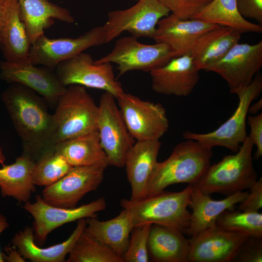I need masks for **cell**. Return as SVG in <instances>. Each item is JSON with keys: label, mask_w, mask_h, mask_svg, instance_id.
<instances>
[{"label": "cell", "mask_w": 262, "mask_h": 262, "mask_svg": "<svg viewBox=\"0 0 262 262\" xmlns=\"http://www.w3.org/2000/svg\"><path fill=\"white\" fill-rule=\"evenodd\" d=\"M1 97L21 140L22 154L36 162L55 149V123L44 98L19 83H11Z\"/></svg>", "instance_id": "obj_1"}, {"label": "cell", "mask_w": 262, "mask_h": 262, "mask_svg": "<svg viewBox=\"0 0 262 262\" xmlns=\"http://www.w3.org/2000/svg\"><path fill=\"white\" fill-rule=\"evenodd\" d=\"M212 148L192 139L177 144L167 159L157 163L145 197L164 191L173 184L196 183L211 164Z\"/></svg>", "instance_id": "obj_2"}, {"label": "cell", "mask_w": 262, "mask_h": 262, "mask_svg": "<svg viewBox=\"0 0 262 262\" xmlns=\"http://www.w3.org/2000/svg\"><path fill=\"white\" fill-rule=\"evenodd\" d=\"M194 187L188 185L178 192L163 191L136 201L122 199L133 228L144 224H157L178 229L184 234L190 225V206Z\"/></svg>", "instance_id": "obj_3"}, {"label": "cell", "mask_w": 262, "mask_h": 262, "mask_svg": "<svg viewBox=\"0 0 262 262\" xmlns=\"http://www.w3.org/2000/svg\"><path fill=\"white\" fill-rule=\"evenodd\" d=\"M253 146L247 136L236 152L210 164L193 187L206 194L227 196L249 189L258 180L253 163Z\"/></svg>", "instance_id": "obj_4"}, {"label": "cell", "mask_w": 262, "mask_h": 262, "mask_svg": "<svg viewBox=\"0 0 262 262\" xmlns=\"http://www.w3.org/2000/svg\"><path fill=\"white\" fill-rule=\"evenodd\" d=\"M52 114L55 126V145L97 130L98 105L85 87L78 84L66 86Z\"/></svg>", "instance_id": "obj_5"}, {"label": "cell", "mask_w": 262, "mask_h": 262, "mask_svg": "<svg viewBox=\"0 0 262 262\" xmlns=\"http://www.w3.org/2000/svg\"><path fill=\"white\" fill-rule=\"evenodd\" d=\"M262 91V77L260 74H256L249 84L233 92L238 96V105L224 123L217 129L206 133L186 131L182 134L183 138L197 141L212 148L220 146L236 152L248 136L246 120L249 107Z\"/></svg>", "instance_id": "obj_6"}, {"label": "cell", "mask_w": 262, "mask_h": 262, "mask_svg": "<svg viewBox=\"0 0 262 262\" xmlns=\"http://www.w3.org/2000/svg\"><path fill=\"white\" fill-rule=\"evenodd\" d=\"M175 57V51L166 44H145L131 35L118 39L110 53L95 62L116 64L119 77L132 70L149 72Z\"/></svg>", "instance_id": "obj_7"}, {"label": "cell", "mask_w": 262, "mask_h": 262, "mask_svg": "<svg viewBox=\"0 0 262 262\" xmlns=\"http://www.w3.org/2000/svg\"><path fill=\"white\" fill-rule=\"evenodd\" d=\"M137 0L130 8L108 14V19L102 26L105 43L124 32H128L136 38H153L158 22L170 12L159 0Z\"/></svg>", "instance_id": "obj_8"}, {"label": "cell", "mask_w": 262, "mask_h": 262, "mask_svg": "<svg viewBox=\"0 0 262 262\" xmlns=\"http://www.w3.org/2000/svg\"><path fill=\"white\" fill-rule=\"evenodd\" d=\"M54 72L66 87L78 84L108 92L116 98L124 92L115 78L111 63H96L92 56L83 52L60 63Z\"/></svg>", "instance_id": "obj_9"}, {"label": "cell", "mask_w": 262, "mask_h": 262, "mask_svg": "<svg viewBox=\"0 0 262 262\" xmlns=\"http://www.w3.org/2000/svg\"><path fill=\"white\" fill-rule=\"evenodd\" d=\"M116 99L128 131L137 141L159 140L167 131L169 121L161 103L124 91Z\"/></svg>", "instance_id": "obj_10"}, {"label": "cell", "mask_w": 262, "mask_h": 262, "mask_svg": "<svg viewBox=\"0 0 262 262\" xmlns=\"http://www.w3.org/2000/svg\"><path fill=\"white\" fill-rule=\"evenodd\" d=\"M115 98L106 91L101 95L97 130L110 165L121 168L124 166L126 155L134 140L128 131Z\"/></svg>", "instance_id": "obj_11"}, {"label": "cell", "mask_w": 262, "mask_h": 262, "mask_svg": "<svg viewBox=\"0 0 262 262\" xmlns=\"http://www.w3.org/2000/svg\"><path fill=\"white\" fill-rule=\"evenodd\" d=\"M103 44L105 41L102 26L95 27L76 38L50 39L43 34L31 45L29 58L34 66L41 65L54 70L62 61Z\"/></svg>", "instance_id": "obj_12"}, {"label": "cell", "mask_w": 262, "mask_h": 262, "mask_svg": "<svg viewBox=\"0 0 262 262\" xmlns=\"http://www.w3.org/2000/svg\"><path fill=\"white\" fill-rule=\"evenodd\" d=\"M106 206L105 198L100 197L78 207L63 208L48 204L41 196L37 195L34 202H26L23 208L34 219L32 228L35 243L42 245L55 229L82 218L96 216V213L104 210Z\"/></svg>", "instance_id": "obj_13"}, {"label": "cell", "mask_w": 262, "mask_h": 262, "mask_svg": "<svg viewBox=\"0 0 262 262\" xmlns=\"http://www.w3.org/2000/svg\"><path fill=\"white\" fill-rule=\"evenodd\" d=\"M105 169L98 165L73 166L59 180L45 187L42 198L53 206L74 208L86 194L97 189Z\"/></svg>", "instance_id": "obj_14"}, {"label": "cell", "mask_w": 262, "mask_h": 262, "mask_svg": "<svg viewBox=\"0 0 262 262\" xmlns=\"http://www.w3.org/2000/svg\"><path fill=\"white\" fill-rule=\"evenodd\" d=\"M262 66V41L238 43L205 71L216 73L227 83L231 93L248 85Z\"/></svg>", "instance_id": "obj_15"}, {"label": "cell", "mask_w": 262, "mask_h": 262, "mask_svg": "<svg viewBox=\"0 0 262 262\" xmlns=\"http://www.w3.org/2000/svg\"><path fill=\"white\" fill-rule=\"evenodd\" d=\"M0 78L9 83H19L43 96L51 108H55L66 87L59 81L54 70L43 66L37 67L30 60L0 62Z\"/></svg>", "instance_id": "obj_16"}, {"label": "cell", "mask_w": 262, "mask_h": 262, "mask_svg": "<svg viewBox=\"0 0 262 262\" xmlns=\"http://www.w3.org/2000/svg\"><path fill=\"white\" fill-rule=\"evenodd\" d=\"M248 237L224 230L215 226L207 228L189 239V262H233Z\"/></svg>", "instance_id": "obj_17"}, {"label": "cell", "mask_w": 262, "mask_h": 262, "mask_svg": "<svg viewBox=\"0 0 262 262\" xmlns=\"http://www.w3.org/2000/svg\"><path fill=\"white\" fill-rule=\"evenodd\" d=\"M199 71L189 54L174 57L149 72L152 89L162 95L187 97L199 81Z\"/></svg>", "instance_id": "obj_18"}, {"label": "cell", "mask_w": 262, "mask_h": 262, "mask_svg": "<svg viewBox=\"0 0 262 262\" xmlns=\"http://www.w3.org/2000/svg\"><path fill=\"white\" fill-rule=\"evenodd\" d=\"M217 26L197 18L182 19L171 14L159 21L153 39L168 45L180 56L189 54L196 41Z\"/></svg>", "instance_id": "obj_19"}, {"label": "cell", "mask_w": 262, "mask_h": 262, "mask_svg": "<svg viewBox=\"0 0 262 262\" xmlns=\"http://www.w3.org/2000/svg\"><path fill=\"white\" fill-rule=\"evenodd\" d=\"M161 146L159 140H138L127 152L124 166L131 189V200L145 197L147 183L158 162Z\"/></svg>", "instance_id": "obj_20"}, {"label": "cell", "mask_w": 262, "mask_h": 262, "mask_svg": "<svg viewBox=\"0 0 262 262\" xmlns=\"http://www.w3.org/2000/svg\"><path fill=\"white\" fill-rule=\"evenodd\" d=\"M0 24V49L5 61L18 63L29 60L31 46L19 14L18 0H4Z\"/></svg>", "instance_id": "obj_21"}, {"label": "cell", "mask_w": 262, "mask_h": 262, "mask_svg": "<svg viewBox=\"0 0 262 262\" xmlns=\"http://www.w3.org/2000/svg\"><path fill=\"white\" fill-rule=\"evenodd\" d=\"M87 224L86 218L78 220L77 226L68 239L63 242L42 248L35 243L32 228L26 227L16 233L11 242L21 256L33 262H64Z\"/></svg>", "instance_id": "obj_22"}, {"label": "cell", "mask_w": 262, "mask_h": 262, "mask_svg": "<svg viewBox=\"0 0 262 262\" xmlns=\"http://www.w3.org/2000/svg\"><path fill=\"white\" fill-rule=\"evenodd\" d=\"M248 191H239L221 200H214L194 188L190 205L191 213L189 227L186 233L195 236L205 229L215 226L218 217L226 210H234L237 204L247 196Z\"/></svg>", "instance_id": "obj_23"}, {"label": "cell", "mask_w": 262, "mask_h": 262, "mask_svg": "<svg viewBox=\"0 0 262 262\" xmlns=\"http://www.w3.org/2000/svg\"><path fill=\"white\" fill-rule=\"evenodd\" d=\"M19 14L31 45L44 30L54 24L53 19L68 23L75 22L69 10L49 0H18Z\"/></svg>", "instance_id": "obj_24"}, {"label": "cell", "mask_w": 262, "mask_h": 262, "mask_svg": "<svg viewBox=\"0 0 262 262\" xmlns=\"http://www.w3.org/2000/svg\"><path fill=\"white\" fill-rule=\"evenodd\" d=\"M241 34L229 27L218 25L201 35L189 52L196 68L206 70L239 43Z\"/></svg>", "instance_id": "obj_25"}, {"label": "cell", "mask_w": 262, "mask_h": 262, "mask_svg": "<svg viewBox=\"0 0 262 262\" xmlns=\"http://www.w3.org/2000/svg\"><path fill=\"white\" fill-rule=\"evenodd\" d=\"M55 151L73 166L98 165L106 168L110 165L98 130L59 142Z\"/></svg>", "instance_id": "obj_26"}, {"label": "cell", "mask_w": 262, "mask_h": 262, "mask_svg": "<svg viewBox=\"0 0 262 262\" xmlns=\"http://www.w3.org/2000/svg\"><path fill=\"white\" fill-rule=\"evenodd\" d=\"M189 240L181 231L152 224L148 240L149 258L157 262H187Z\"/></svg>", "instance_id": "obj_27"}, {"label": "cell", "mask_w": 262, "mask_h": 262, "mask_svg": "<svg viewBox=\"0 0 262 262\" xmlns=\"http://www.w3.org/2000/svg\"><path fill=\"white\" fill-rule=\"evenodd\" d=\"M86 221L83 232L123 258L133 228L127 211L123 209L117 216L107 221H99L97 216L87 218Z\"/></svg>", "instance_id": "obj_28"}, {"label": "cell", "mask_w": 262, "mask_h": 262, "mask_svg": "<svg viewBox=\"0 0 262 262\" xmlns=\"http://www.w3.org/2000/svg\"><path fill=\"white\" fill-rule=\"evenodd\" d=\"M35 163L22 154L13 164L0 168V188L3 197H12L19 203L29 201L35 191L33 180Z\"/></svg>", "instance_id": "obj_29"}, {"label": "cell", "mask_w": 262, "mask_h": 262, "mask_svg": "<svg viewBox=\"0 0 262 262\" xmlns=\"http://www.w3.org/2000/svg\"><path fill=\"white\" fill-rule=\"evenodd\" d=\"M192 18L228 27L241 34L262 32L261 25L248 21L239 14L236 0H213Z\"/></svg>", "instance_id": "obj_30"}, {"label": "cell", "mask_w": 262, "mask_h": 262, "mask_svg": "<svg viewBox=\"0 0 262 262\" xmlns=\"http://www.w3.org/2000/svg\"><path fill=\"white\" fill-rule=\"evenodd\" d=\"M216 225L226 231L262 238V214L259 212L226 210L218 217Z\"/></svg>", "instance_id": "obj_31"}, {"label": "cell", "mask_w": 262, "mask_h": 262, "mask_svg": "<svg viewBox=\"0 0 262 262\" xmlns=\"http://www.w3.org/2000/svg\"><path fill=\"white\" fill-rule=\"evenodd\" d=\"M67 262H124L123 259L108 247L83 232L68 253Z\"/></svg>", "instance_id": "obj_32"}, {"label": "cell", "mask_w": 262, "mask_h": 262, "mask_svg": "<svg viewBox=\"0 0 262 262\" xmlns=\"http://www.w3.org/2000/svg\"><path fill=\"white\" fill-rule=\"evenodd\" d=\"M55 149L43 154L35 163L33 183L35 185L47 186L59 180L73 167Z\"/></svg>", "instance_id": "obj_33"}, {"label": "cell", "mask_w": 262, "mask_h": 262, "mask_svg": "<svg viewBox=\"0 0 262 262\" xmlns=\"http://www.w3.org/2000/svg\"><path fill=\"white\" fill-rule=\"evenodd\" d=\"M151 226V224H144L132 228L127 249L123 257L124 262L149 261L148 240Z\"/></svg>", "instance_id": "obj_34"}, {"label": "cell", "mask_w": 262, "mask_h": 262, "mask_svg": "<svg viewBox=\"0 0 262 262\" xmlns=\"http://www.w3.org/2000/svg\"><path fill=\"white\" fill-rule=\"evenodd\" d=\"M172 14L182 19L192 18L213 0H159Z\"/></svg>", "instance_id": "obj_35"}, {"label": "cell", "mask_w": 262, "mask_h": 262, "mask_svg": "<svg viewBox=\"0 0 262 262\" xmlns=\"http://www.w3.org/2000/svg\"><path fill=\"white\" fill-rule=\"evenodd\" d=\"M262 238L248 237L241 246L233 262H262Z\"/></svg>", "instance_id": "obj_36"}, {"label": "cell", "mask_w": 262, "mask_h": 262, "mask_svg": "<svg viewBox=\"0 0 262 262\" xmlns=\"http://www.w3.org/2000/svg\"><path fill=\"white\" fill-rule=\"evenodd\" d=\"M246 197L238 206L241 211L257 212L262 207V179L257 180L249 189Z\"/></svg>", "instance_id": "obj_37"}, {"label": "cell", "mask_w": 262, "mask_h": 262, "mask_svg": "<svg viewBox=\"0 0 262 262\" xmlns=\"http://www.w3.org/2000/svg\"><path fill=\"white\" fill-rule=\"evenodd\" d=\"M247 119L250 129L248 137L256 147L254 159L259 160L262 156V113L257 115H249Z\"/></svg>", "instance_id": "obj_38"}, {"label": "cell", "mask_w": 262, "mask_h": 262, "mask_svg": "<svg viewBox=\"0 0 262 262\" xmlns=\"http://www.w3.org/2000/svg\"><path fill=\"white\" fill-rule=\"evenodd\" d=\"M239 14L245 18H249L262 24V0H236Z\"/></svg>", "instance_id": "obj_39"}, {"label": "cell", "mask_w": 262, "mask_h": 262, "mask_svg": "<svg viewBox=\"0 0 262 262\" xmlns=\"http://www.w3.org/2000/svg\"><path fill=\"white\" fill-rule=\"evenodd\" d=\"M5 250L7 254L1 253L3 262H25V259L21 256L16 247L8 246L6 247Z\"/></svg>", "instance_id": "obj_40"}, {"label": "cell", "mask_w": 262, "mask_h": 262, "mask_svg": "<svg viewBox=\"0 0 262 262\" xmlns=\"http://www.w3.org/2000/svg\"><path fill=\"white\" fill-rule=\"evenodd\" d=\"M9 227L7 218L2 214L0 213V234ZM0 262H3L1 252L0 251Z\"/></svg>", "instance_id": "obj_41"}, {"label": "cell", "mask_w": 262, "mask_h": 262, "mask_svg": "<svg viewBox=\"0 0 262 262\" xmlns=\"http://www.w3.org/2000/svg\"><path fill=\"white\" fill-rule=\"evenodd\" d=\"M262 99L252 105V106L250 105L248 109V113L252 114H255L262 108Z\"/></svg>", "instance_id": "obj_42"}, {"label": "cell", "mask_w": 262, "mask_h": 262, "mask_svg": "<svg viewBox=\"0 0 262 262\" xmlns=\"http://www.w3.org/2000/svg\"><path fill=\"white\" fill-rule=\"evenodd\" d=\"M4 8V0H0V24L2 20Z\"/></svg>", "instance_id": "obj_43"}, {"label": "cell", "mask_w": 262, "mask_h": 262, "mask_svg": "<svg viewBox=\"0 0 262 262\" xmlns=\"http://www.w3.org/2000/svg\"><path fill=\"white\" fill-rule=\"evenodd\" d=\"M5 161V157L3 155L1 148L0 147V164L3 165V163Z\"/></svg>", "instance_id": "obj_44"}, {"label": "cell", "mask_w": 262, "mask_h": 262, "mask_svg": "<svg viewBox=\"0 0 262 262\" xmlns=\"http://www.w3.org/2000/svg\"></svg>", "instance_id": "obj_45"}]
</instances>
